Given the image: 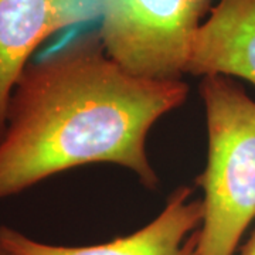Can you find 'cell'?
Segmentation results:
<instances>
[{"mask_svg": "<svg viewBox=\"0 0 255 255\" xmlns=\"http://www.w3.org/2000/svg\"><path fill=\"white\" fill-rule=\"evenodd\" d=\"M189 90L184 80L125 71L97 30L68 37L30 61L11 91L0 137V201L91 163L118 164L156 190L160 180L146 140L159 119L186 102Z\"/></svg>", "mask_w": 255, "mask_h": 255, "instance_id": "obj_1", "label": "cell"}, {"mask_svg": "<svg viewBox=\"0 0 255 255\" xmlns=\"http://www.w3.org/2000/svg\"><path fill=\"white\" fill-rule=\"evenodd\" d=\"M209 153L197 177L203 219L197 255H236L255 219V101L234 78L200 81Z\"/></svg>", "mask_w": 255, "mask_h": 255, "instance_id": "obj_2", "label": "cell"}, {"mask_svg": "<svg viewBox=\"0 0 255 255\" xmlns=\"http://www.w3.org/2000/svg\"><path fill=\"white\" fill-rule=\"evenodd\" d=\"M214 0H104L97 30L107 54L147 80H183Z\"/></svg>", "mask_w": 255, "mask_h": 255, "instance_id": "obj_3", "label": "cell"}, {"mask_svg": "<svg viewBox=\"0 0 255 255\" xmlns=\"http://www.w3.org/2000/svg\"><path fill=\"white\" fill-rule=\"evenodd\" d=\"M201 219V200L180 186L155 219L129 236L95 246H54L0 226V247L17 255H197Z\"/></svg>", "mask_w": 255, "mask_h": 255, "instance_id": "obj_4", "label": "cell"}, {"mask_svg": "<svg viewBox=\"0 0 255 255\" xmlns=\"http://www.w3.org/2000/svg\"><path fill=\"white\" fill-rule=\"evenodd\" d=\"M104 0H0V137L11 91L47 38L98 21Z\"/></svg>", "mask_w": 255, "mask_h": 255, "instance_id": "obj_5", "label": "cell"}, {"mask_svg": "<svg viewBox=\"0 0 255 255\" xmlns=\"http://www.w3.org/2000/svg\"><path fill=\"white\" fill-rule=\"evenodd\" d=\"M187 74L255 85V0H217L193 41Z\"/></svg>", "mask_w": 255, "mask_h": 255, "instance_id": "obj_6", "label": "cell"}, {"mask_svg": "<svg viewBox=\"0 0 255 255\" xmlns=\"http://www.w3.org/2000/svg\"><path fill=\"white\" fill-rule=\"evenodd\" d=\"M238 255H255V230L250 236V240L246 243V246L241 248Z\"/></svg>", "mask_w": 255, "mask_h": 255, "instance_id": "obj_7", "label": "cell"}, {"mask_svg": "<svg viewBox=\"0 0 255 255\" xmlns=\"http://www.w3.org/2000/svg\"><path fill=\"white\" fill-rule=\"evenodd\" d=\"M0 255H17V254L11 253V251L6 250V248H3V247H0Z\"/></svg>", "mask_w": 255, "mask_h": 255, "instance_id": "obj_8", "label": "cell"}]
</instances>
